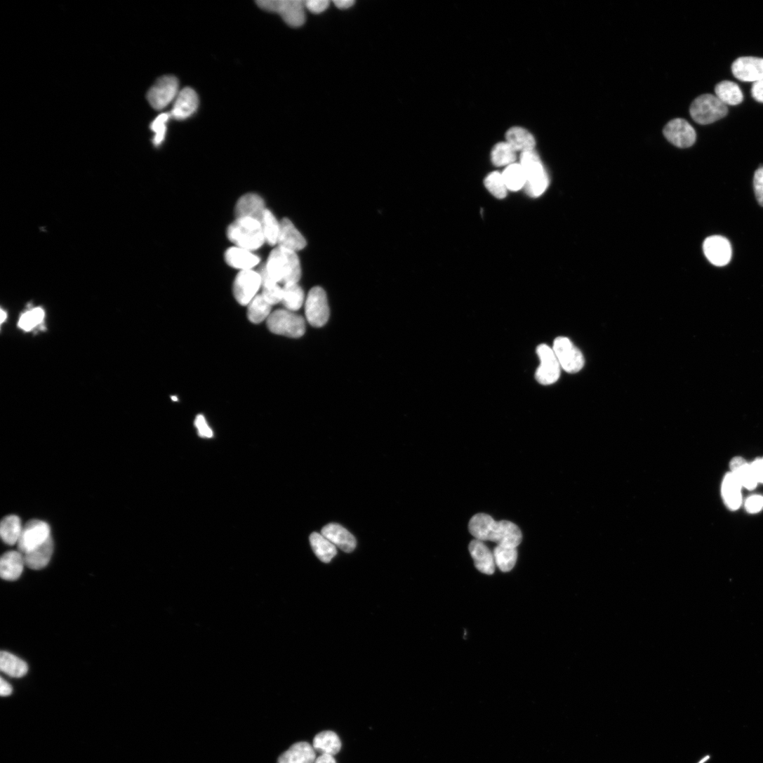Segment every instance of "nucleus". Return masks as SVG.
Instances as JSON below:
<instances>
[{
  "mask_svg": "<svg viewBox=\"0 0 763 763\" xmlns=\"http://www.w3.org/2000/svg\"><path fill=\"white\" fill-rule=\"evenodd\" d=\"M229 239L250 251L259 249L265 242L261 223L251 218H239L227 230Z\"/></svg>",
  "mask_w": 763,
  "mask_h": 763,
  "instance_id": "obj_3",
  "label": "nucleus"
},
{
  "mask_svg": "<svg viewBox=\"0 0 763 763\" xmlns=\"http://www.w3.org/2000/svg\"><path fill=\"white\" fill-rule=\"evenodd\" d=\"M734 76L742 81L756 82L763 79V58L742 57L732 65Z\"/></svg>",
  "mask_w": 763,
  "mask_h": 763,
  "instance_id": "obj_16",
  "label": "nucleus"
},
{
  "mask_svg": "<svg viewBox=\"0 0 763 763\" xmlns=\"http://www.w3.org/2000/svg\"><path fill=\"white\" fill-rule=\"evenodd\" d=\"M321 533L336 548L346 553H352L357 547V540L354 536L347 529L338 524H329L324 526Z\"/></svg>",
  "mask_w": 763,
  "mask_h": 763,
  "instance_id": "obj_19",
  "label": "nucleus"
},
{
  "mask_svg": "<svg viewBox=\"0 0 763 763\" xmlns=\"http://www.w3.org/2000/svg\"><path fill=\"white\" fill-rule=\"evenodd\" d=\"M484 183L488 190L496 198L503 199L506 197L507 188L503 175L500 173L493 172L489 174Z\"/></svg>",
  "mask_w": 763,
  "mask_h": 763,
  "instance_id": "obj_40",
  "label": "nucleus"
},
{
  "mask_svg": "<svg viewBox=\"0 0 763 763\" xmlns=\"http://www.w3.org/2000/svg\"><path fill=\"white\" fill-rule=\"evenodd\" d=\"M7 317V314L4 310H1V323H4Z\"/></svg>",
  "mask_w": 763,
  "mask_h": 763,
  "instance_id": "obj_52",
  "label": "nucleus"
},
{
  "mask_svg": "<svg viewBox=\"0 0 763 763\" xmlns=\"http://www.w3.org/2000/svg\"><path fill=\"white\" fill-rule=\"evenodd\" d=\"M0 684H1V688H0V694H1L2 696H9L13 694V687L4 678H1V682H0Z\"/></svg>",
  "mask_w": 763,
  "mask_h": 763,
  "instance_id": "obj_49",
  "label": "nucleus"
},
{
  "mask_svg": "<svg viewBox=\"0 0 763 763\" xmlns=\"http://www.w3.org/2000/svg\"><path fill=\"white\" fill-rule=\"evenodd\" d=\"M314 763H337L334 756L321 755L316 758Z\"/></svg>",
  "mask_w": 763,
  "mask_h": 763,
  "instance_id": "obj_51",
  "label": "nucleus"
},
{
  "mask_svg": "<svg viewBox=\"0 0 763 763\" xmlns=\"http://www.w3.org/2000/svg\"><path fill=\"white\" fill-rule=\"evenodd\" d=\"M225 260L230 266L241 271L253 270L260 261V258L252 251L237 246L227 251Z\"/></svg>",
  "mask_w": 763,
  "mask_h": 763,
  "instance_id": "obj_24",
  "label": "nucleus"
},
{
  "mask_svg": "<svg viewBox=\"0 0 763 763\" xmlns=\"http://www.w3.org/2000/svg\"><path fill=\"white\" fill-rule=\"evenodd\" d=\"M741 484L731 472L726 475L722 485V494L724 503L729 509L736 510L741 506Z\"/></svg>",
  "mask_w": 763,
  "mask_h": 763,
  "instance_id": "obj_26",
  "label": "nucleus"
},
{
  "mask_svg": "<svg viewBox=\"0 0 763 763\" xmlns=\"http://www.w3.org/2000/svg\"><path fill=\"white\" fill-rule=\"evenodd\" d=\"M745 507L750 514L759 512L763 508V496L754 495L749 497L745 501Z\"/></svg>",
  "mask_w": 763,
  "mask_h": 763,
  "instance_id": "obj_45",
  "label": "nucleus"
},
{
  "mask_svg": "<svg viewBox=\"0 0 763 763\" xmlns=\"http://www.w3.org/2000/svg\"><path fill=\"white\" fill-rule=\"evenodd\" d=\"M312 747L321 755L334 756L341 750L342 743L336 733L325 731L317 734L313 739Z\"/></svg>",
  "mask_w": 763,
  "mask_h": 763,
  "instance_id": "obj_27",
  "label": "nucleus"
},
{
  "mask_svg": "<svg viewBox=\"0 0 763 763\" xmlns=\"http://www.w3.org/2000/svg\"><path fill=\"white\" fill-rule=\"evenodd\" d=\"M727 113V105L712 94L700 95L694 100L690 108L692 119L701 125L713 124L724 118Z\"/></svg>",
  "mask_w": 763,
  "mask_h": 763,
  "instance_id": "obj_6",
  "label": "nucleus"
},
{
  "mask_svg": "<svg viewBox=\"0 0 763 763\" xmlns=\"http://www.w3.org/2000/svg\"><path fill=\"white\" fill-rule=\"evenodd\" d=\"M269 330L279 336L291 338L302 337L305 331L304 319L288 310H277L267 319Z\"/></svg>",
  "mask_w": 763,
  "mask_h": 763,
  "instance_id": "obj_7",
  "label": "nucleus"
},
{
  "mask_svg": "<svg viewBox=\"0 0 763 763\" xmlns=\"http://www.w3.org/2000/svg\"><path fill=\"white\" fill-rule=\"evenodd\" d=\"M516 151L506 142L497 144L491 152V161L496 166H508L516 160Z\"/></svg>",
  "mask_w": 763,
  "mask_h": 763,
  "instance_id": "obj_38",
  "label": "nucleus"
},
{
  "mask_svg": "<svg viewBox=\"0 0 763 763\" xmlns=\"http://www.w3.org/2000/svg\"><path fill=\"white\" fill-rule=\"evenodd\" d=\"M44 316L45 312L41 307L29 310L21 317L19 321L20 328L25 331H30L43 321Z\"/></svg>",
  "mask_w": 763,
  "mask_h": 763,
  "instance_id": "obj_41",
  "label": "nucleus"
},
{
  "mask_svg": "<svg viewBox=\"0 0 763 763\" xmlns=\"http://www.w3.org/2000/svg\"><path fill=\"white\" fill-rule=\"evenodd\" d=\"M316 758V752L310 743L298 742L281 754L277 763H314Z\"/></svg>",
  "mask_w": 763,
  "mask_h": 763,
  "instance_id": "obj_23",
  "label": "nucleus"
},
{
  "mask_svg": "<svg viewBox=\"0 0 763 763\" xmlns=\"http://www.w3.org/2000/svg\"><path fill=\"white\" fill-rule=\"evenodd\" d=\"M265 269L276 283L298 284L301 277L300 260L296 252L278 247L270 253Z\"/></svg>",
  "mask_w": 763,
  "mask_h": 763,
  "instance_id": "obj_2",
  "label": "nucleus"
},
{
  "mask_svg": "<svg viewBox=\"0 0 763 763\" xmlns=\"http://www.w3.org/2000/svg\"><path fill=\"white\" fill-rule=\"evenodd\" d=\"M25 566L24 555L20 552H7L0 561V575L5 580L15 581L22 576Z\"/></svg>",
  "mask_w": 763,
  "mask_h": 763,
  "instance_id": "obj_22",
  "label": "nucleus"
},
{
  "mask_svg": "<svg viewBox=\"0 0 763 763\" xmlns=\"http://www.w3.org/2000/svg\"><path fill=\"white\" fill-rule=\"evenodd\" d=\"M277 244L279 247L296 253L306 246V241L291 220L285 218L280 223Z\"/></svg>",
  "mask_w": 763,
  "mask_h": 763,
  "instance_id": "obj_21",
  "label": "nucleus"
},
{
  "mask_svg": "<svg viewBox=\"0 0 763 763\" xmlns=\"http://www.w3.org/2000/svg\"><path fill=\"white\" fill-rule=\"evenodd\" d=\"M751 94L755 100L763 102V79L753 83Z\"/></svg>",
  "mask_w": 763,
  "mask_h": 763,
  "instance_id": "obj_48",
  "label": "nucleus"
},
{
  "mask_svg": "<svg viewBox=\"0 0 763 763\" xmlns=\"http://www.w3.org/2000/svg\"><path fill=\"white\" fill-rule=\"evenodd\" d=\"M172 399H173L174 401H177V400H178V399H177L176 397H172Z\"/></svg>",
  "mask_w": 763,
  "mask_h": 763,
  "instance_id": "obj_53",
  "label": "nucleus"
},
{
  "mask_svg": "<svg viewBox=\"0 0 763 763\" xmlns=\"http://www.w3.org/2000/svg\"><path fill=\"white\" fill-rule=\"evenodd\" d=\"M536 353L540 360L535 374L536 380L544 385L557 382L561 376L562 366L553 348L547 345H540L537 347Z\"/></svg>",
  "mask_w": 763,
  "mask_h": 763,
  "instance_id": "obj_8",
  "label": "nucleus"
},
{
  "mask_svg": "<svg viewBox=\"0 0 763 763\" xmlns=\"http://www.w3.org/2000/svg\"><path fill=\"white\" fill-rule=\"evenodd\" d=\"M496 566L503 572H509L515 567L517 552L515 548L497 546L493 551Z\"/></svg>",
  "mask_w": 763,
  "mask_h": 763,
  "instance_id": "obj_37",
  "label": "nucleus"
},
{
  "mask_svg": "<svg viewBox=\"0 0 763 763\" xmlns=\"http://www.w3.org/2000/svg\"><path fill=\"white\" fill-rule=\"evenodd\" d=\"M198 105L199 98L195 91L184 88L178 94L170 116L176 120L187 119L196 112Z\"/></svg>",
  "mask_w": 763,
  "mask_h": 763,
  "instance_id": "obj_17",
  "label": "nucleus"
},
{
  "mask_svg": "<svg viewBox=\"0 0 763 763\" xmlns=\"http://www.w3.org/2000/svg\"><path fill=\"white\" fill-rule=\"evenodd\" d=\"M469 550L477 570L486 575L494 573L496 563L493 553L484 541L477 538L472 540L470 543Z\"/></svg>",
  "mask_w": 763,
  "mask_h": 763,
  "instance_id": "obj_20",
  "label": "nucleus"
},
{
  "mask_svg": "<svg viewBox=\"0 0 763 763\" xmlns=\"http://www.w3.org/2000/svg\"><path fill=\"white\" fill-rule=\"evenodd\" d=\"M334 4L338 9L347 10L355 4V1L354 0H336Z\"/></svg>",
  "mask_w": 763,
  "mask_h": 763,
  "instance_id": "obj_50",
  "label": "nucleus"
},
{
  "mask_svg": "<svg viewBox=\"0 0 763 763\" xmlns=\"http://www.w3.org/2000/svg\"><path fill=\"white\" fill-rule=\"evenodd\" d=\"M331 4L329 0H307L305 8L310 13L318 15L328 10Z\"/></svg>",
  "mask_w": 763,
  "mask_h": 763,
  "instance_id": "obj_44",
  "label": "nucleus"
},
{
  "mask_svg": "<svg viewBox=\"0 0 763 763\" xmlns=\"http://www.w3.org/2000/svg\"><path fill=\"white\" fill-rule=\"evenodd\" d=\"M170 117V114H162L159 115L151 125V129L155 133L154 144L156 146H159L165 138L166 124Z\"/></svg>",
  "mask_w": 763,
  "mask_h": 763,
  "instance_id": "obj_42",
  "label": "nucleus"
},
{
  "mask_svg": "<svg viewBox=\"0 0 763 763\" xmlns=\"http://www.w3.org/2000/svg\"><path fill=\"white\" fill-rule=\"evenodd\" d=\"M261 224L265 241L270 246L278 244L280 223L277 221L274 215L267 208L265 210Z\"/></svg>",
  "mask_w": 763,
  "mask_h": 763,
  "instance_id": "obj_39",
  "label": "nucleus"
},
{
  "mask_svg": "<svg viewBox=\"0 0 763 763\" xmlns=\"http://www.w3.org/2000/svg\"><path fill=\"white\" fill-rule=\"evenodd\" d=\"M750 465L757 482L763 484V458L756 459Z\"/></svg>",
  "mask_w": 763,
  "mask_h": 763,
  "instance_id": "obj_47",
  "label": "nucleus"
},
{
  "mask_svg": "<svg viewBox=\"0 0 763 763\" xmlns=\"http://www.w3.org/2000/svg\"><path fill=\"white\" fill-rule=\"evenodd\" d=\"M753 185L757 201L760 206H763V166L755 171Z\"/></svg>",
  "mask_w": 763,
  "mask_h": 763,
  "instance_id": "obj_43",
  "label": "nucleus"
},
{
  "mask_svg": "<svg viewBox=\"0 0 763 763\" xmlns=\"http://www.w3.org/2000/svg\"><path fill=\"white\" fill-rule=\"evenodd\" d=\"M305 315L308 322L315 328H321L328 322L330 308L322 288L314 287L308 293L305 301Z\"/></svg>",
  "mask_w": 763,
  "mask_h": 763,
  "instance_id": "obj_9",
  "label": "nucleus"
},
{
  "mask_svg": "<svg viewBox=\"0 0 763 763\" xmlns=\"http://www.w3.org/2000/svg\"><path fill=\"white\" fill-rule=\"evenodd\" d=\"M502 175L507 190L518 191L524 187L526 175L520 164L514 163L507 166Z\"/></svg>",
  "mask_w": 763,
  "mask_h": 763,
  "instance_id": "obj_36",
  "label": "nucleus"
},
{
  "mask_svg": "<svg viewBox=\"0 0 763 763\" xmlns=\"http://www.w3.org/2000/svg\"><path fill=\"white\" fill-rule=\"evenodd\" d=\"M703 251L708 260L712 265L718 267L729 264L732 256L729 241L720 236L708 238L703 244Z\"/></svg>",
  "mask_w": 763,
  "mask_h": 763,
  "instance_id": "obj_15",
  "label": "nucleus"
},
{
  "mask_svg": "<svg viewBox=\"0 0 763 763\" xmlns=\"http://www.w3.org/2000/svg\"><path fill=\"white\" fill-rule=\"evenodd\" d=\"M256 4L263 11L279 15L291 27H300L305 24V1L303 0H259Z\"/></svg>",
  "mask_w": 763,
  "mask_h": 763,
  "instance_id": "obj_5",
  "label": "nucleus"
},
{
  "mask_svg": "<svg viewBox=\"0 0 763 763\" xmlns=\"http://www.w3.org/2000/svg\"><path fill=\"white\" fill-rule=\"evenodd\" d=\"M261 286L262 279L258 272L253 270L241 271L234 284V296L241 305H249Z\"/></svg>",
  "mask_w": 763,
  "mask_h": 763,
  "instance_id": "obj_13",
  "label": "nucleus"
},
{
  "mask_svg": "<svg viewBox=\"0 0 763 763\" xmlns=\"http://www.w3.org/2000/svg\"><path fill=\"white\" fill-rule=\"evenodd\" d=\"M195 426L198 430L199 434L203 438H211L213 436V432L211 429L208 426L207 423L202 415H199L195 419Z\"/></svg>",
  "mask_w": 763,
  "mask_h": 763,
  "instance_id": "obj_46",
  "label": "nucleus"
},
{
  "mask_svg": "<svg viewBox=\"0 0 763 763\" xmlns=\"http://www.w3.org/2000/svg\"><path fill=\"white\" fill-rule=\"evenodd\" d=\"M53 550V541L51 537L39 548L23 555L26 566L35 571L44 569L51 559Z\"/></svg>",
  "mask_w": 763,
  "mask_h": 763,
  "instance_id": "obj_25",
  "label": "nucleus"
},
{
  "mask_svg": "<svg viewBox=\"0 0 763 763\" xmlns=\"http://www.w3.org/2000/svg\"><path fill=\"white\" fill-rule=\"evenodd\" d=\"M469 530L475 538L492 541L507 548L516 549L522 539L520 529L514 523L503 520L496 522L484 513L475 515L469 524Z\"/></svg>",
  "mask_w": 763,
  "mask_h": 763,
  "instance_id": "obj_1",
  "label": "nucleus"
},
{
  "mask_svg": "<svg viewBox=\"0 0 763 763\" xmlns=\"http://www.w3.org/2000/svg\"><path fill=\"white\" fill-rule=\"evenodd\" d=\"M553 350L562 369L569 373L580 371L585 365L582 352L567 338L560 337L555 340Z\"/></svg>",
  "mask_w": 763,
  "mask_h": 763,
  "instance_id": "obj_11",
  "label": "nucleus"
},
{
  "mask_svg": "<svg viewBox=\"0 0 763 763\" xmlns=\"http://www.w3.org/2000/svg\"><path fill=\"white\" fill-rule=\"evenodd\" d=\"M271 309L272 305L267 302L262 294L257 295L248 305V319L253 323H260L268 319L271 314Z\"/></svg>",
  "mask_w": 763,
  "mask_h": 763,
  "instance_id": "obj_35",
  "label": "nucleus"
},
{
  "mask_svg": "<svg viewBox=\"0 0 763 763\" xmlns=\"http://www.w3.org/2000/svg\"><path fill=\"white\" fill-rule=\"evenodd\" d=\"M179 92L178 79L174 76L166 75L159 78L150 89L147 99L153 108L161 111L175 101Z\"/></svg>",
  "mask_w": 763,
  "mask_h": 763,
  "instance_id": "obj_10",
  "label": "nucleus"
},
{
  "mask_svg": "<svg viewBox=\"0 0 763 763\" xmlns=\"http://www.w3.org/2000/svg\"><path fill=\"white\" fill-rule=\"evenodd\" d=\"M0 669L3 672L13 678L25 677L29 670L25 661L8 651H2L0 655Z\"/></svg>",
  "mask_w": 763,
  "mask_h": 763,
  "instance_id": "obj_31",
  "label": "nucleus"
},
{
  "mask_svg": "<svg viewBox=\"0 0 763 763\" xmlns=\"http://www.w3.org/2000/svg\"><path fill=\"white\" fill-rule=\"evenodd\" d=\"M51 536L49 525L41 520L33 519L23 526L18 541L19 552L25 555L47 541Z\"/></svg>",
  "mask_w": 763,
  "mask_h": 763,
  "instance_id": "obj_12",
  "label": "nucleus"
},
{
  "mask_svg": "<svg viewBox=\"0 0 763 763\" xmlns=\"http://www.w3.org/2000/svg\"><path fill=\"white\" fill-rule=\"evenodd\" d=\"M526 175L525 190L531 197L540 196L548 187L549 177L533 151L522 153L520 164Z\"/></svg>",
  "mask_w": 763,
  "mask_h": 763,
  "instance_id": "obj_4",
  "label": "nucleus"
},
{
  "mask_svg": "<svg viewBox=\"0 0 763 763\" xmlns=\"http://www.w3.org/2000/svg\"><path fill=\"white\" fill-rule=\"evenodd\" d=\"M505 138L506 142L516 152L521 153L533 151L536 146V140L531 133L521 127L509 129Z\"/></svg>",
  "mask_w": 763,
  "mask_h": 763,
  "instance_id": "obj_28",
  "label": "nucleus"
},
{
  "mask_svg": "<svg viewBox=\"0 0 763 763\" xmlns=\"http://www.w3.org/2000/svg\"><path fill=\"white\" fill-rule=\"evenodd\" d=\"M23 526L21 519L16 515L6 517L0 524V535L4 541L12 546L18 543Z\"/></svg>",
  "mask_w": 763,
  "mask_h": 763,
  "instance_id": "obj_32",
  "label": "nucleus"
},
{
  "mask_svg": "<svg viewBox=\"0 0 763 763\" xmlns=\"http://www.w3.org/2000/svg\"><path fill=\"white\" fill-rule=\"evenodd\" d=\"M310 542L316 557L324 564H329L338 554L335 545L321 533H312Z\"/></svg>",
  "mask_w": 763,
  "mask_h": 763,
  "instance_id": "obj_29",
  "label": "nucleus"
},
{
  "mask_svg": "<svg viewBox=\"0 0 763 763\" xmlns=\"http://www.w3.org/2000/svg\"><path fill=\"white\" fill-rule=\"evenodd\" d=\"M663 133L670 142L679 148L690 147L696 140L694 128L682 119L671 121L664 128Z\"/></svg>",
  "mask_w": 763,
  "mask_h": 763,
  "instance_id": "obj_14",
  "label": "nucleus"
},
{
  "mask_svg": "<svg viewBox=\"0 0 763 763\" xmlns=\"http://www.w3.org/2000/svg\"><path fill=\"white\" fill-rule=\"evenodd\" d=\"M267 208L263 199L256 194H247L238 201L235 207L237 219L251 218L262 223Z\"/></svg>",
  "mask_w": 763,
  "mask_h": 763,
  "instance_id": "obj_18",
  "label": "nucleus"
},
{
  "mask_svg": "<svg viewBox=\"0 0 763 763\" xmlns=\"http://www.w3.org/2000/svg\"><path fill=\"white\" fill-rule=\"evenodd\" d=\"M716 96L725 105H736L743 99L740 87L734 82L724 81L715 87Z\"/></svg>",
  "mask_w": 763,
  "mask_h": 763,
  "instance_id": "obj_33",
  "label": "nucleus"
},
{
  "mask_svg": "<svg viewBox=\"0 0 763 763\" xmlns=\"http://www.w3.org/2000/svg\"><path fill=\"white\" fill-rule=\"evenodd\" d=\"M304 292L298 284H285L283 287L282 302L286 310L296 311L299 310L304 302Z\"/></svg>",
  "mask_w": 763,
  "mask_h": 763,
  "instance_id": "obj_34",
  "label": "nucleus"
},
{
  "mask_svg": "<svg viewBox=\"0 0 763 763\" xmlns=\"http://www.w3.org/2000/svg\"><path fill=\"white\" fill-rule=\"evenodd\" d=\"M731 472L737 478L742 487L753 490L758 482L750 464L742 458H735L730 463Z\"/></svg>",
  "mask_w": 763,
  "mask_h": 763,
  "instance_id": "obj_30",
  "label": "nucleus"
}]
</instances>
